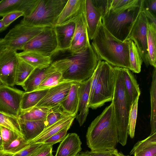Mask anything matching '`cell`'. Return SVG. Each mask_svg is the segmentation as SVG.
I'll return each mask as SVG.
<instances>
[{"label": "cell", "mask_w": 156, "mask_h": 156, "mask_svg": "<svg viewBox=\"0 0 156 156\" xmlns=\"http://www.w3.org/2000/svg\"><path fill=\"white\" fill-rule=\"evenodd\" d=\"M143 7L156 16V0H143Z\"/></svg>", "instance_id": "45"}, {"label": "cell", "mask_w": 156, "mask_h": 156, "mask_svg": "<svg viewBox=\"0 0 156 156\" xmlns=\"http://www.w3.org/2000/svg\"><path fill=\"white\" fill-rule=\"evenodd\" d=\"M60 105L49 108L44 121L45 128L52 125L58 121L64 114Z\"/></svg>", "instance_id": "37"}, {"label": "cell", "mask_w": 156, "mask_h": 156, "mask_svg": "<svg viewBox=\"0 0 156 156\" xmlns=\"http://www.w3.org/2000/svg\"><path fill=\"white\" fill-rule=\"evenodd\" d=\"M44 27L29 26L21 22L10 30L3 38L7 48L17 51L41 32Z\"/></svg>", "instance_id": "9"}, {"label": "cell", "mask_w": 156, "mask_h": 156, "mask_svg": "<svg viewBox=\"0 0 156 156\" xmlns=\"http://www.w3.org/2000/svg\"><path fill=\"white\" fill-rule=\"evenodd\" d=\"M139 99V97L132 104L129 111L128 119V134L131 138H133L135 136Z\"/></svg>", "instance_id": "35"}, {"label": "cell", "mask_w": 156, "mask_h": 156, "mask_svg": "<svg viewBox=\"0 0 156 156\" xmlns=\"http://www.w3.org/2000/svg\"><path fill=\"white\" fill-rule=\"evenodd\" d=\"M21 16H24L23 12L15 11L8 13L3 16L2 19L5 25L8 27L14 21Z\"/></svg>", "instance_id": "42"}, {"label": "cell", "mask_w": 156, "mask_h": 156, "mask_svg": "<svg viewBox=\"0 0 156 156\" xmlns=\"http://www.w3.org/2000/svg\"><path fill=\"white\" fill-rule=\"evenodd\" d=\"M122 69L124 86L132 104L140 95L139 85L129 69L122 68Z\"/></svg>", "instance_id": "26"}, {"label": "cell", "mask_w": 156, "mask_h": 156, "mask_svg": "<svg viewBox=\"0 0 156 156\" xmlns=\"http://www.w3.org/2000/svg\"><path fill=\"white\" fill-rule=\"evenodd\" d=\"M39 0H2L0 1V16L10 12L21 11L24 17L32 12Z\"/></svg>", "instance_id": "15"}, {"label": "cell", "mask_w": 156, "mask_h": 156, "mask_svg": "<svg viewBox=\"0 0 156 156\" xmlns=\"http://www.w3.org/2000/svg\"><path fill=\"white\" fill-rule=\"evenodd\" d=\"M152 81L150 89L151 115L150 135L156 133V69L154 68L152 74Z\"/></svg>", "instance_id": "29"}, {"label": "cell", "mask_w": 156, "mask_h": 156, "mask_svg": "<svg viewBox=\"0 0 156 156\" xmlns=\"http://www.w3.org/2000/svg\"><path fill=\"white\" fill-rule=\"evenodd\" d=\"M87 156H118L119 152L116 148L113 150L98 151H87L81 152Z\"/></svg>", "instance_id": "40"}, {"label": "cell", "mask_w": 156, "mask_h": 156, "mask_svg": "<svg viewBox=\"0 0 156 156\" xmlns=\"http://www.w3.org/2000/svg\"><path fill=\"white\" fill-rule=\"evenodd\" d=\"M148 20L141 11L127 39L135 43L147 66L149 65L147 43V24Z\"/></svg>", "instance_id": "11"}, {"label": "cell", "mask_w": 156, "mask_h": 156, "mask_svg": "<svg viewBox=\"0 0 156 156\" xmlns=\"http://www.w3.org/2000/svg\"><path fill=\"white\" fill-rule=\"evenodd\" d=\"M85 9V0H68L55 25H60L79 16Z\"/></svg>", "instance_id": "20"}, {"label": "cell", "mask_w": 156, "mask_h": 156, "mask_svg": "<svg viewBox=\"0 0 156 156\" xmlns=\"http://www.w3.org/2000/svg\"><path fill=\"white\" fill-rule=\"evenodd\" d=\"M85 11L88 36L89 39L92 40L99 22L104 13L95 4L93 0H85Z\"/></svg>", "instance_id": "18"}, {"label": "cell", "mask_w": 156, "mask_h": 156, "mask_svg": "<svg viewBox=\"0 0 156 156\" xmlns=\"http://www.w3.org/2000/svg\"><path fill=\"white\" fill-rule=\"evenodd\" d=\"M7 48V45L3 38H0V55Z\"/></svg>", "instance_id": "47"}, {"label": "cell", "mask_w": 156, "mask_h": 156, "mask_svg": "<svg viewBox=\"0 0 156 156\" xmlns=\"http://www.w3.org/2000/svg\"><path fill=\"white\" fill-rule=\"evenodd\" d=\"M76 115L65 112L57 122L44 129L35 138L28 142L29 145L42 143L45 140L62 129L70 127Z\"/></svg>", "instance_id": "16"}, {"label": "cell", "mask_w": 156, "mask_h": 156, "mask_svg": "<svg viewBox=\"0 0 156 156\" xmlns=\"http://www.w3.org/2000/svg\"><path fill=\"white\" fill-rule=\"evenodd\" d=\"M134 1V0H111L110 7L108 11L114 10L123 8L130 4Z\"/></svg>", "instance_id": "43"}, {"label": "cell", "mask_w": 156, "mask_h": 156, "mask_svg": "<svg viewBox=\"0 0 156 156\" xmlns=\"http://www.w3.org/2000/svg\"><path fill=\"white\" fill-rule=\"evenodd\" d=\"M14 154L4 151L3 150L2 145L0 146V156H12Z\"/></svg>", "instance_id": "48"}, {"label": "cell", "mask_w": 156, "mask_h": 156, "mask_svg": "<svg viewBox=\"0 0 156 156\" xmlns=\"http://www.w3.org/2000/svg\"><path fill=\"white\" fill-rule=\"evenodd\" d=\"M2 137H1V133H0V146L2 145Z\"/></svg>", "instance_id": "52"}, {"label": "cell", "mask_w": 156, "mask_h": 156, "mask_svg": "<svg viewBox=\"0 0 156 156\" xmlns=\"http://www.w3.org/2000/svg\"><path fill=\"white\" fill-rule=\"evenodd\" d=\"M81 144L77 134L68 133L61 141L55 156H77L82 150Z\"/></svg>", "instance_id": "19"}, {"label": "cell", "mask_w": 156, "mask_h": 156, "mask_svg": "<svg viewBox=\"0 0 156 156\" xmlns=\"http://www.w3.org/2000/svg\"><path fill=\"white\" fill-rule=\"evenodd\" d=\"M118 156H130L129 155H125L122 153L121 152H119V154Z\"/></svg>", "instance_id": "50"}, {"label": "cell", "mask_w": 156, "mask_h": 156, "mask_svg": "<svg viewBox=\"0 0 156 156\" xmlns=\"http://www.w3.org/2000/svg\"><path fill=\"white\" fill-rule=\"evenodd\" d=\"M67 0H39L32 13L22 23L32 27H54Z\"/></svg>", "instance_id": "6"}, {"label": "cell", "mask_w": 156, "mask_h": 156, "mask_svg": "<svg viewBox=\"0 0 156 156\" xmlns=\"http://www.w3.org/2000/svg\"><path fill=\"white\" fill-rule=\"evenodd\" d=\"M70 127H67L48 138L42 143L46 146H53L62 141L67 134V131Z\"/></svg>", "instance_id": "39"}, {"label": "cell", "mask_w": 156, "mask_h": 156, "mask_svg": "<svg viewBox=\"0 0 156 156\" xmlns=\"http://www.w3.org/2000/svg\"></svg>", "instance_id": "56"}, {"label": "cell", "mask_w": 156, "mask_h": 156, "mask_svg": "<svg viewBox=\"0 0 156 156\" xmlns=\"http://www.w3.org/2000/svg\"><path fill=\"white\" fill-rule=\"evenodd\" d=\"M75 82H62L48 89L46 95L35 107L50 108L60 105L67 95L71 85Z\"/></svg>", "instance_id": "13"}, {"label": "cell", "mask_w": 156, "mask_h": 156, "mask_svg": "<svg viewBox=\"0 0 156 156\" xmlns=\"http://www.w3.org/2000/svg\"><path fill=\"white\" fill-rule=\"evenodd\" d=\"M42 143L33 144L29 145L20 152L15 154L12 156H30L41 147Z\"/></svg>", "instance_id": "41"}, {"label": "cell", "mask_w": 156, "mask_h": 156, "mask_svg": "<svg viewBox=\"0 0 156 156\" xmlns=\"http://www.w3.org/2000/svg\"><path fill=\"white\" fill-rule=\"evenodd\" d=\"M115 85L113 67L103 61L97 83L89 107L93 109L103 106L105 103L112 101Z\"/></svg>", "instance_id": "7"}, {"label": "cell", "mask_w": 156, "mask_h": 156, "mask_svg": "<svg viewBox=\"0 0 156 156\" xmlns=\"http://www.w3.org/2000/svg\"><path fill=\"white\" fill-rule=\"evenodd\" d=\"M70 53L73 63L62 74L61 81L80 83L90 78L99 60L91 44L84 51Z\"/></svg>", "instance_id": "5"}, {"label": "cell", "mask_w": 156, "mask_h": 156, "mask_svg": "<svg viewBox=\"0 0 156 156\" xmlns=\"http://www.w3.org/2000/svg\"><path fill=\"white\" fill-rule=\"evenodd\" d=\"M115 85L112 100L115 119L117 128L118 143L122 146L127 143L128 119L132 105L124 83L122 68L113 67Z\"/></svg>", "instance_id": "4"}, {"label": "cell", "mask_w": 156, "mask_h": 156, "mask_svg": "<svg viewBox=\"0 0 156 156\" xmlns=\"http://www.w3.org/2000/svg\"><path fill=\"white\" fill-rule=\"evenodd\" d=\"M92 40L91 45L99 60L130 69L129 41H122L115 37L103 25L101 18Z\"/></svg>", "instance_id": "1"}, {"label": "cell", "mask_w": 156, "mask_h": 156, "mask_svg": "<svg viewBox=\"0 0 156 156\" xmlns=\"http://www.w3.org/2000/svg\"><path fill=\"white\" fill-rule=\"evenodd\" d=\"M143 0L134 1L123 8L114 10H108L101 18L105 28L118 40L125 41L142 11Z\"/></svg>", "instance_id": "3"}, {"label": "cell", "mask_w": 156, "mask_h": 156, "mask_svg": "<svg viewBox=\"0 0 156 156\" xmlns=\"http://www.w3.org/2000/svg\"><path fill=\"white\" fill-rule=\"evenodd\" d=\"M79 85V83H73L67 95L60 103L64 112L76 115L77 114L78 110Z\"/></svg>", "instance_id": "25"}, {"label": "cell", "mask_w": 156, "mask_h": 156, "mask_svg": "<svg viewBox=\"0 0 156 156\" xmlns=\"http://www.w3.org/2000/svg\"><path fill=\"white\" fill-rule=\"evenodd\" d=\"M18 58L35 68L42 69L49 67L52 62L50 56H45L31 51H23L18 53Z\"/></svg>", "instance_id": "23"}, {"label": "cell", "mask_w": 156, "mask_h": 156, "mask_svg": "<svg viewBox=\"0 0 156 156\" xmlns=\"http://www.w3.org/2000/svg\"><path fill=\"white\" fill-rule=\"evenodd\" d=\"M62 74L61 73L57 71L52 73L43 80L36 90L48 89L62 82Z\"/></svg>", "instance_id": "36"}, {"label": "cell", "mask_w": 156, "mask_h": 156, "mask_svg": "<svg viewBox=\"0 0 156 156\" xmlns=\"http://www.w3.org/2000/svg\"><path fill=\"white\" fill-rule=\"evenodd\" d=\"M56 71L51 64L46 68L42 69L35 68L21 86L25 92L35 91L46 77Z\"/></svg>", "instance_id": "21"}, {"label": "cell", "mask_w": 156, "mask_h": 156, "mask_svg": "<svg viewBox=\"0 0 156 156\" xmlns=\"http://www.w3.org/2000/svg\"><path fill=\"white\" fill-rule=\"evenodd\" d=\"M142 12L147 17L149 22L156 25V16L154 15L148 10L144 8L143 6Z\"/></svg>", "instance_id": "46"}, {"label": "cell", "mask_w": 156, "mask_h": 156, "mask_svg": "<svg viewBox=\"0 0 156 156\" xmlns=\"http://www.w3.org/2000/svg\"><path fill=\"white\" fill-rule=\"evenodd\" d=\"M3 85L2 83V82L0 80V86Z\"/></svg>", "instance_id": "54"}, {"label": "cell", "mask_w": 156, "mask_h": 156, "mask_svg": "<svg viewBox=\"0 0 156 156\" xmlns=\"http://www.w3.org/2000/svg\"><path fill=\"white\" fill-rule=\"evenodd\" d=\"M20 132L28 142L38 136L45 128L44 121H27L18 118Z\"/></svg>", "instance_id": "22"}, {"label": "cell", "mask_w": 156, "mask_h": 156, "mask_svg": "<svg viewBox=\"0 0 156 156\" xmlns=\"http://www.w3.org/2000/svg\"><path fill=\"white\" fill-rule=\"evenodd\" d=\"M1 126H0V130H1Z\"/></svg>", "instance_id": "55"}, {"label": "cell", "mask_w": 156, "mask_h": 156, "mask_svg": "<svg viewBox=\"0 0 156 156\" xmlns=\"http://www.w3.org/2000/svg\"><path fill=\"white\" fill-rule=\"evenodd\" d=\"M77 156H87L86 155L83 154L81 153V152H80Z\"/></svg>", "instance_id": "51"}, {"label": "cell", "mask_w": 156, "mask_h": 156, "mask_svg": "<svg viewBox=\"0 0 156 156\" xmlns=\"http://www.w3.org/2000/svg\"><path fill=\"white\" fill-rule=\"evenodd\" d=\"M34 69L19 58L16 71L15 85L21 86Z\"/></svg>", "instance_id": "32"}, {"label": "cell", "mask_w": 156, "mask_h": 156, "mask_svg": "<svg viewBox=\"0 0 156 156\" xmlns=\"http://www.w3.org/2000/svg\"><path fill=\"white\" fill-rule=\"evenodd\" d=\"M49 109L47 108L34 107L21 113L18 118L27 121H45Z\"/></svg>", "instance_id": "30"}, {"label": "cell", "mask_w": 156, "mask_h": 156, "mask_svg": "<svg viewBox=\"0 0 156 156\" xmlns=\"http://www.w3.org/2000/svg\"><path fill=\"white\" fill-rule=\"evenodd\" d=\"M48 90L24 92L21 101L20 114L35 107L46 95Z\"/></svg>", "instance_id": "27"}, {"label": "cell", "mask_w": 156, "mask_h": 156, "mask_svg": "<svg viewBox=\"0 0 156 156\" xmlns=\"http://www.w3.org/2000/svg\"><path fill=\"white\" fill-rule=\"evenodd\" d=\"M19 58L16 51L6 48L0 55V80L5 85H15L16 71Z\"/></svg>", "instance_id": "12"}, {"label": "cell", "mask_w": 156, "mask_h": 156, "mask_svg": "<svg viewBox=\"0 0 156 156\" xmlns=\"http://www.w3.org/2000/svg\"><path fill=\"white\" fill-rule=\"evenodd\" d=\"M156 25L148 21L147 43L149 64L156 68Z\"/></svg>", "instance_id": "28"}, {"label": "cell", "mask_w": 156, "mask_h": 156, "mask_svg": "<svg viewBox=\"0 0 156 156\" xmlns=\"http://www.w3.org/2000/svg\"><path fill=\"white\" fill-rule=\"evenodd\" d=\"M24 92L12 87L0 86V112L17 117L20 113V105Z\"/></svg>", "instance_id": "10"}, {"label": "cell", "mask_w": 156, "mask_h": 156, "mask_svg": "<svg viewBox=\"0 0 156 156\" xmlns=\"http://www.w3.org/2000/svg\"><path fill=\"white\" fill-rule=\"evenodd\" d=\"M52 146L43 145L30 156H47L52 153Z\"/></svg>", "instance_id": "44"}, {"label": "cell", "mask_w": 156, "mask_h": 156, "mask_svg": "<svg viewBox=\"0 0 156 156\" xmlns=\"http://www.w3.org/2000/svg\"><path fill=\"white\" fill-rule=\"evenodd\" d=\"M86 138L87 145L91 151L116 149L118 139L112 102L91 122Z\"/></svg>", "instance_id": "2"}, {"label": "cell", "mask_w": 156, "mask_h": 156, "mask_svg": "<svg viewBox=\"0 0 156 156\" xmlns=\"http://www.w3.org/2000/svg\"><path fill=\"white\" fill-rule=\"evenodd\" d=\"M92 76L88 80L79 83L78 88L79 114L76 116L80 126L85 122L89 112V103Z\"/></svg>", "instance_id": "17"}, {"label": "cell", "mask_w": 156, "mask_h": 156, "mask_svg": "<svg viewBox=\"0 0 156 156\" xmlns=\"http://www.w3.org/2000/svg\"><path fill=\"white\" fill-rule=\"evenodd\" d=\"M129 43V58L130 70L135 73L140 72L143 60L134 42L131 40Z\"/></svg>", "instance_id": "31"}, {"label": "cell", "mask_w": 156, "mask_h": 156, "mask_svg": "<svg viewBox=\"0 0 156 156\" xmlns=\"http://www.w3.org/2000/svg\"><path fill=\"white\" fill-rule=\"evenodd\" d=\"M0 133L2 137V145L10 144L19 136L13 131L2 126H1Z\"/></svg>", "instance_id": "38"}, {"label": "cell", "mask_w": 156, "mask_h": 156, "mask_svg": "<svg viewBox=\"0 0 156 156\" xmlns=\"http://www.w3.org/2000/svg\"><path fill=\"white\" fill-rule=\"evenodd\" d=\"M0 126L11 130L19 136H22L17 117L0 112Z\"/></svg>", "instance_id": "34"}, {"label": "cell", "mask_w": 156, "mask_h": 156, "mask_svg": "<svg viewBox=\"0 0 156 156\" xmlns=\"http://www.w3.org/2000/svg\"><path fill=\"white\" fill-rule=\"evenodd\" d=\"M29 145V144L22 136H19L10 144L2 145V146L4 151L15 154L23 150Z\"/></svg>", "instance_id": "33"}, {"label": "cell", "mask_w": 156, "mask_h": 156, "mask_svg": "<svg viewBox=\"0 0 156 156\" xmlns=\"http://www.w3.org/2000/svg\"><path fill=\"white\" fill-rule=\"evenodd\" d=\"M47 156H54L52 154V153H51Z\"/></svg>", "instance_id": "53"}, {"label": "cell", "mask_w": 156, "mask_h": 156, "mask_svg": "<svg viewBox=\"0 0 156 156\" xmlns=\"http://www.w3.org/2000/svg\"><path fill=\"white\" fill-rule=\"evenodd\" d=\"M130 154L134 156H156V133L138 141L134 145Z\"/></svg>", "instance_id": "24"}, {"label": "cell", "mask_w": 156, "mask_h": 156, "mask_svg": "<svg viewBox=\"0 0 156 156\" xmlns=\"http://www.w3.org/2000/svg\"><path fill=\"white\" fill-rule=\"evenodd\" d=\"M76 18L54 27L58 44L56 51H66L70 47L75 30Z\"/></svg>", "instance_id": "14"}, {"label": "cell", "mask_w": 156, "mask_h": 156, "mask_svg": "<svg viewBox=\"0 0 156 156\" xmlns=\"http://www.w3.org/2000/svg\"><path fill=\"white\" fill-rule=\"evenodd\" d=\"M7 27L5 25L2 19L0 20V32L6 29Z\"/></svg>", "instance_id": "49"}, {"label": "cell", "mask_w": 156, "mask_h": 156, "mask_svg": "<svg viewBox=\"0 0 156 156\" xmlns=\"http://www.w3.org/2000/svg\"><path fill=\"white\" fill-rule=\"evenodd\" d=\"M58 46L54 27H45L41 32L26 44L21 50L35 51L48 56L56 51Z\"/></svg>", "instance_id": "8"}]
</instances>
